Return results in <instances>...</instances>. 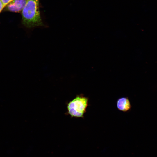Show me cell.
I'll return each instance as SVG.
<instances>
[{"instance_id":"cell-6","label":"cell","mask_w":157,"mask_h":157,"mask_svg":"<svg viewBox=\"0 0 157 157\" xmlns=\"http://www.w3.org/2000/svg\"><path fill=\"white\" fill-rule=\"evenodd\" d=\"M4 7H5V6L3 4L1 0H0V13L1 12Z\"/></svg>"},{"instance_id":"cell-5","label":"cell","mask_w":157,"mask_h":157,"mask_svg":"<svg viewBox=\"0 0 157 157\" xmlns=\"http://www.w3.org/2000/svg\"><path fill=\"white\" fill-rule=\"evenodd\" d=\"M12 0H1L5 6Z\"/></svg>"},{"instance_id":"cell-1","label":"cell","mask_w":157,"mask_h":157,"mask_svg":"<svg viewBox=\"0 0 157 157\" xmlns=\"http://www.w3.org/2000/svg\"><path fill=\"white\" fill-rule=\"evenodd\" d=\"M39 1L28 0L22 12V23L27 28L31 29L46 26L41 17Z\"/></svg>"},{"instance_id":"cell-4","label":"cell","mask_w":157,"mask_h":157,"mask_svg":"<svg viewBox=\"0 0 157 157\" xmlns=\"http://www.w3.org/2000/svg\"><path fill=\"white\" fill-rule=\"evenodd\" d=\"M117 106L119 110L124 112L128 111L131 107L129 98L124 97L118 99L117 101Z\"/></svg>"},{"instance_id":"cell-3","label":"cell","mask_w":157,"mask_h":157,"mask_svg":"<svg viewBox=\"0 0 157 157\" xmlns=\"http://www.w3.org/2000/svg\"><path fill=\"white\" fill-rule=\"evenodd\" d=\"M28 0H13L5 7L6 11L13 12H22Z\"/></svg>"},{"instance_id":"cell-2","label":"cell","mask_w":157,"mask_h":157,"mask_svg":"<svg viewBox=\"0 0 157 157\" xmlns=\"http://www.w3.org/2000/svg\"><path fill=\"white\" fill-rule=\"evenodd\" d=\"M88 99L82 94L77 95L67 104V114L72 117L83 118L86 112Z\"/></svg>"}]
</instances>
